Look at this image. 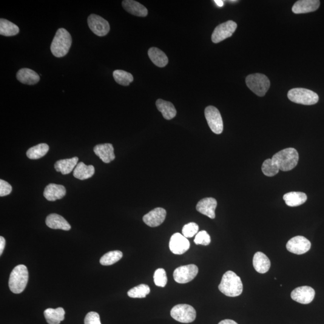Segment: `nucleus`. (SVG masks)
Listing matches in <instances>:
<instances>
[{
	"instance_id": "1",
	"label": "nucleus",
	"mask_w": 324,
	"mask_h": 324,
	"mask_svg": "<svg viewBox=\"0 0 324 324\" xmlns=\"http://www.w3.org/2000/svg\"><path fill=\"white\" fill-rule=\"evenodd\" d=\"M218 289L226 296H239L243 292V283L240 277L234 272L228 271L223 274Z\"/></svg>"
},
{
	"instance_id": "2",
	"label": "nucleus",
	"mask_w": 324,
	"mask_h": 324,
	"mask_svg": "<svg viewBox=\"0 0 324 324\" xmlns=\"http://www.w3.org/2000/svg\"><path fill=\"white\" fill-rule=\"evenodd\" d=\"M72 44V36L69 31L63 28H59L51 45V53L55 57H63L69 53Z\"/></svg>"
},
{
	"instance_id": "3",
	"label": "nucleus",
	"mask_w": 324,
	"mask_h": 324,
	"mask_svg": "<svg viewBox=\"0 0 324 324\" xmlns=\"http://www.w3.org/2000/svg\"><path fill=\"white\" fill-rule=\"evenodd\" d=\"M271 159L279 170L286 172L293 169L297 165L299 155L296 149L288 148L275 153Z\"/></svg>"
},
{
	"instance_id": "4",
	"label": "nucleus",
	"mask_w": 324,
	"mask_h": 324,
	"mask_svg": "<svg viewBox=\"0 0 324 324\" xmlns=\"http://www.w3.org/2000/svg\"><path fill=\"white\" fill-rule=\"evenodd\" d=\"M28 280V271L27 267L19 265L15 267L11 272L8 286L14 294H20L26 288Z\"/></svg>"
},
{
	"instance_id": "5",
	"label": "nucleus",
	"mask_w": 324,
	"mask_h": 324,
	"mask_svg": "<svg viewBox=\"0 0 324 324\" xmlns=\"http://www.w3.org/2000/svg\"><path fill=\"white\" fill-rule=\"evenodd\" d=\"M288 98L294 103L305 105H315L319 101V96L316 93L302 88L290 90L288 93Z\"/></svg>"
},
{
	"instance_id": "6",
	"label": "nucleus",
	"mask_w": 324,
	"mask_h": 324,
	"mask_svg": "<svg viewBox=\"0 0 324 324\" xmlns=\"http://www.w3.org/2000/svg\"><path fill=\"white\" fill-rule=\"evenodd\" d=\"M246 82L249 89L260 97L265 96L270 86L269 78L265 75L261 73L252 74L247 76Z\"/></svg>"
},
{
	"instance_id": "7",
	"label": "nucleus",
	"mask_w": 324,
	"mask_h": 324,
	"mask_svg": "<svg viewBox=\"0 0 324 324\" xmlns=\"http://www.w3.org/2000/svg\"><path fill=\"white\" fill-rule=\"evenodd\" d=\"M170 315L178 322L188 324L195 320L197 313L192 306L183 304L174 306L170 311Z\"/></svg>"
},
{
	"instance_id": "8",
	"label": "nucleus",
	"mask_w": 324,
	"mask_h": 324,
	"mask_svg": "<svg viewBox=\"0 0 324 324\" xmlns=\"http://www.w3.org/2000/svg\"><path fill=\"white\" fill-rule=\"evenodd\" d=\"M205 116L213 132L221 134L223 130V123L219 110L215 107H207L205 109Z\"/></svg>"
},
{
	"instance_id": "9",
	"label": "nucleus",
	"mask_w": 324,
	"mask_h": 324,
	"mask_svg": "<svg viewBox=\"0 0 324 324\" xmlns=\"http://www.w3.org/2000/svg\"><path fill=\"white\" fill-rule=\"evenodd\" d=\"M237 24L232 21H228L218 25L212 34V40L215 44H218L224 39L230 38L237 29Z\"/></svg>"
},
{
	"instance_id": "10",
	"label": "nucleus",
	"mask_w": 324,
	"mask_h": 324,
	"mask_svg": "<svg viewBox=\"0 0 324 324\" xmlns=\"http://www.w3.org/2000/svg\"><path fill=\"white\" fill-rule=\"evenodd\" d=\"M198 273V267L195 264H190L178 267L175 270L173 276L176 282L187 283L194 279Z\"/></svg>"
},
{
	"instance_id": "11",
	"label": "nucleus",
	"mask_w": 324,
	"mask_h": 324,
	"mask_svg": "<svg viewBox=\"0 0 324 324\" xmlns=\"http://www.w3.org/2000/svg\"><path fill=\"white\" fill-rule=\"evenodd\" d=\"M87 21L90 29L97 36L103 37L109 32V22L100 16L92 14L88 18Z\"/></svg>"
},
{
	"instance_id": "12",
	"label": "nucleus",
	"mask_w": 324,
	"mask_h": 324,
	"mask_svg": "<svg viewBox=\"0 0 324 324\" xmlns=\"http://www.w3.org/2000/svg\"><path fill=\"white\" fill-rule=\"evenodd\" d=\"M311 247V243L303 236H296L289 240L286 244V249L292 254L302 255L308 252Z\"/></svg>"
},
{
	"instance_id": "13",
	"label": "nucleus",
	"mask_w": 324,
	"mask_h": 324,
	"mask_svg": "<svg viewBox=\"0 0 324 324\" xmlns=\"http://www.w3.org/2000/svg\"><path fill=\"white\" fill-rule=\"evenodd\" d=\"M190 244L187 238L180 233H175L170 237L169 249L173 254L182 255L190 248Z\"/></svg>"
},
{
	"instance_id": "14",
	"label": "nucleus",
	"mask_w": 324,
	"mask_h": 324,
	"mask_svg": "<svg viewBox=\"0 0 324 324\" xmlns=\"http://www.w3.org/2000/svg\"><path fill=\"white\" fill-rule=\"evenodd\" d=\"M315 295V291L314 289L310 286H304L298 287L291 292L292 299L297 302L308 305L314 300Z\"/></svg>"
},
{
	"instance_id": "15",
	"label": "nucleus",
	"mask_w": 324,
	"mask_h": 324,
	"mask_svg": "<svg viewBox=\"0 0 324 324\" xmlns=\"http://www.w3.org/2000/svg\"><path fill=\"white\" fill-rule=\"evenodd\" d=\"M166 210L162 208H156L152 210L143 217V221L147 225L150 227L160 226L165 220Z\"/></svg>"
},
{
	"instance_id": "16",
	"label": "nucleus",
	"mask_w": 324,
	"mask_h": 324,
	"mask_svg": "<svg viewBox=\"0 0 324 324\" xmlns=\"http://www.w3.org/2000/svg\"><path fill=\"white\" fill-rule=\"evenodd\" d=\"M217 205V201L215 198H204L199 201L197 205V210L201 214L213 219L216 217L215 210Z\"/></svg>"
},
{
	"instance_id": "17",
	"label": "nucleus",
	"mask_w": 324,
	"mask_h": 324,
	"mask_svg": "<svg viewBox=\"0 0 324 324\" xmlns=\"http://www.w3.org/2000/svg\"><path fill=\"white\" fill-rule=\"evenodd\" d=\"M94 152L104 163H109L115 158L114 149L111 144L97 145L94 147Z\"/></svg>"
},
{
	"instance_id": "18",
	"label": "nucleus",
	"mask_w": 324,
	"mask_h": 324,
	"mask_svg": "<svg viewBox=\"0 0 324 324\" xmlns=\"http://www.w3.org/2000/svg\"><path fill=\"white\" fill-rule=\"evenodd\" d=\"M320 5L319 0H300L295 2L292 10L295 14L312 12L318 10Z\"/></svg>"
},
{
	"instance_id": "19",
	"label": "nucleus",
	"mask_w": 324,
	"mask_h": 324,
	"mask_svg": "<svg viewBox=\"0 0 324 324\" xmlns=\"http://www.w3.org/2000/svg\"><path fill=\"white\" fill-rule=\"evenodd\" d=\"M66 194V190L64 186L53 183L48 184L45 187L44 192V197L49 201L60 200L64 197Z\"/></svg>"
},
{
	"instance_id": "20",
	"label": "nucleus",
	"mask_w": 324,
	"mask_h": 324,
	"mask_svg": "<svg viewBox=\"0 0 324 324\" xmlns=\"http://www.w3.org/2000/svg\"><path fill=\"white\" fill-rule=\"evenodd\" d=\"M124 9L128 13L139 17H146L148 15L147 8L139 2L133 0H124L122 2Z\"/></svg>"
},
{
	"instance_id": "21",
	"label": "nucleus",
	"mask_w": 324,
	"mask_h": 324,
	"mask_svg": "<svg viewBox=\"0 0 324 324\" xmlns=\"http://www.w3.org/2000/svg\"><path fill=\"white\" fill-rule=\"evenodd\" d=\"M16 78L21 83L30 85L36 84L40 81L38 74L28 68L19 70L16 73Z\"/></svg>"
},
{
	"instance_id": "22",
	"label": "nucleus",
	"mask_w": 324,
	"mask_h": 324,
	"mask_svg": "<svg viewBox=\"0 0 324 324\" xmlns=\"http://www.w3.org/2000/svg\"><path fill=\"white\" fill-rule=\"evenodd\" d=\"M47 225L54 229H62L69 231L71 229L70 224L61 216L57 214H51L48 216L46 219Z\"/></svg>"
},
{
	"instance_id": "23",
	"label": "nucleus",
	"mask_w": 324,
	"mask_h": 324,
	"mask_svg": "<svg viewBox=\"0 0 324 324\" xmlns=\"http://www.w3.org/2000/svg\"><path fill=\"white\" fill-rule=\"evenodd\" d=\"M253 266L259 273L264 274L269 271L271 263L265 254L258 252L256 253L253 259Z\"/></svg>"
},
{
	"instance_id": "24",
	"label": "nucleus",
	"mask_w": 324,
	"mask_h": 324,
	"mask_svg": "<svg viewBox=\"0 0 324 324\" xmlns=\"http://www.w3.org/2000/svg\"><path fill=\"white\" fill-rule=\"evenodd\" d=\"M79 159L74 157L71 159H62L56 162L54 167L56 171L60 172L62 174L67 175L73 171L78 164Z\"/></svg>"
},
{
	"instance_id": "25",
	"label": "nucleus",
	"mask_w": 324,
	"mask_h": 324,
	"mask_svg": "<svg viewBox=\"0 0 324 324\" xmlns=\"http://www.w3.org/2000/svg\"><path fill=\"white\" fill-rule=\"evenodd\" d=\"M156 105L159 111L162 113L163 118L166 120H171L177 115V110L171 102L159 99L156 101Z\"/></svg>"
},
{
	"instance_id": "26",
	"label": "nucleus",
	"mask_w": 324,
	"mask_h": 324,
	"mask_svg": "<svg viewBox=\"0 0 324 324\" xmlns=\"http://www.w3.org/2000/svg\"><path fill=\"white\" fill-rule=\"evenodd\" d=\"M283 200L289 207H297L305 204L308 200L306 193L300 192H291L283 196Z\"/></svg>"
},
{
	"instance_id": "27",
	"label": "nucleus",
	"mask_w": 324,
	"mask_h": 324,
	"mask_svg": "<svg viewBox=\"0 0 324 324\" xmlns=\"http://www.w3.org/2000/svg\"><path fill=\"white\" fill-rule=\"evenodd\" d=\"M148 54L151 60L158 67H164L168 63V58L166 54L158 48H150Z\"/></svg>"
},
{
	"instance_id": "28",
	"label": "nucleus",
	"mask_w": 324,
	"mask_h": 324,
	"mask_svg": "<svg viewBox=\"0 0 324 324\" xmlns=\"http://www.w3.org/2000/svg\"><path fill=\"white\" fill-rule=\"evenodd\" d=\"M95 169L93 165L87 166L83 162H79L73 170V176L79 180H84L92 177Z\"/></svg>"
},
{
	"instance_id": "29",
	"label": "nucleus",
	"mask_w": 324,
	"mask_h": 324,
	"mask_svg": "<svg viewBox=\"0 0 324 324\" xmlns=\"http://www.w3.org/2000/svg\"><path fill=\"white\" fill-rule=\"evenodd\" d=\"M45 319L49 324H59L64 320L65 311L63 308L47 309L44 312Z\"/></svg>"
},
{
	"instance_id": "30",
	"label": "nucleus",
	"mask_w": 324,
	"mask_h": 324,
	"mask_svg": "<svg viewBox=\"0 0 324 324\" xmlns=\"http://www.w3.org/2000/svg\"><path fill=\"white\" fill-rule=\"evenodd\" d=\"M19 32V27L13 22L5 19H0V35L10 37L18 35Z\"/></svg>"
},
{
	"instance_id": "31",
	"label": "nucleus",
	"mask_w": 324,
	"mask_h": 324,
	"mask_svg": "<svg viewBox=\"0 0 324 324\" xmlns=\"http://www.w3.org/2000/svg\"><path fill=\"white\" fill-rule=\"evenodd\" d=\"M50 147L45 143L39 144L30 148L27 152V157L32 160L41 159L47 154Z\"/></svg>"
},
{
	"instance_id": "32",
	"label": "nucleus",
	"mask_w": 324,
	"mask_h": 324,
	"mask_svg": "<svg viewBox=\"0 0 324 324\" xmlns=\"http://www.w3.org/2000/svg\"><path fill=\"white\" fill-rule=\"evenodd\" d=\"M113 76L116 83L123 86H128L133 81L132 74L123 70H115L113 72Z\"/></svg>"
},
{
	"instance_id": "33",
	"label": "nucleus",
	"mask_w": 324,
	"mask_h": 324,
	"mask_svg": "<svg viewBox=\"0 0 324 324\" xmlns=\"http://www.w3.org/2000/svg\"><path fill=\"white\" fill-rule=\"evenodd\" d=\"M122 257H123V253L121 251H110L105 254L101 258L100 263L102 266H111L120 261Z\"/></svg>"
},
{
	"instance_id": "34",
	"label": "nucleus",
	"mask_w": 324,
	"mask_h": 324,
	"mask_svg": "<svg viewBox=\"0 0 324 324\" xmlns=\"http://www.w3.org/2000/svg\"><path fill=\"white\" fill-rule=\"evenodd\" d=\"M150 288L146 284H141L130 289L127 292L128 296L133 298H143L150 294Z\"/></svg>"
},
{
	"instance_id": "35",
	"label": "nucleus",
	"mask_w": 324,
	"mask_h": 324,
	"mask_svg": "<svg viewBox=\"0 0 324 324\" xmlns=\"http://www.w3.org/2000/svg\"><path fill=\"white\" fill-rule=\"evenodd\" d=\"M263 174L267 177H273L279 172V169L272 161L271 159H267L262 165Z\"/></svg>"
},
{
	"instance_id": "36",
	"label": "nucleus",
	"mask_w": 324,
	"mask_h": 324,
	"mask_svg": "<svg viewBox=\"0 0 324 324\" xmlns=\"http://www.w3.org/2000/svg\"><path fill=\"white\" fill-rule=\"evenodd\" d=\"M154 282L156 286L164 287L166 285L167 278L166 272L163 269L156 270L154 274Z\"/></svg>"
},
{
	"instance_id": "37",
	"label": "nucleus",
	"mask_w": 324,
	"mask_h": 324,
	"mask_svg": "<svg viewBox=\"0 0 324 324\" xmlns=\"http://www.w3.org/2000/svg\"><path fill=\"white\" fill-rule=\"evenodd\" d=\"M199 231V226L197 223L191 222L185 224L182 229V234L186 238H192L197 235Z\"/></svg>"
},
{
	"instance_id": "38",
	"label": "nucleus",
	"mask_w": 324,
	"mask_h": 324,
	"mask_svg": "<svg viewBox=\"0 0 324 324\" xmlns=\"http://www.w3.org/2000/svg\"><path fill=\"white\" fill-rule=\"evenodd\" d=\"M194 242L197 245L208 246L211 243V237L207 231H201L195 235Z\"/></svg>"
},
{
	"instance_id": "39",
	"label": "nucleus",
	"mask_w": 324,
	"mask_h": 324,
	"mask_svg": "<svg viewBox=\"0 0 324 324\" xmlns=\"http://www.w3.org/2000/svg\"><path fill=\"white\" fill-rule=\"evenodd\" d=\"M85 324H102L100 316L98 313L90 312L86 315L84 320Z\"/></svg>"
},
{
	"instance_id": "40",
	"label": "nucleus",
	"mask_w": 324,
	"mask_h": 324,
	"mask_svg": "<svg viewBox=\"0 0 324 324\" xmlns=\"http://www.w3.org/2000/svg\"><path fill=\"white\" fill-rule=\"evenodd\" d=\"M12 191V187L7 181L0 180V196L5 197L10 194Z\"/></svg>"
},
{
	"instance_id": "41",
	"label": "nucleus",
	"mask_w": 324,
	"mask_h": 324,
	"mask_svg": "<svg viewBox=\"0 0 324 324\" xmlns=\"http://www.w3.org/2000/svg\"><path fill=\"white\" fill-rule=\"evenodd\" d=\"M5 246V240L4 237H2V236L0 237V255H1L2 252L4 251Z\"/></svg>"
},
{
	"instance_id": "42",
	"label": "nucleus",
	"mask_w": 324,
	"mask_h": 324,
	"mask_svg": "<svg viewBox=\"0 0 324 324\" xmlns=\"http://www.w3.org/2000/svg\"><path fill=\"white\" fill-rule=\"evenodd\" d=\"M218 324H238L235 321L231 320H224L220 321Z\"/></svg>"
},
{
	"instance_id": "43",
	"label": "nucleus",
	"mask_w": 324,
	"mask_h": 324,
	"mask_svg": "<svg viewBox=\"0 0 324 324\" xmlns=\"http://www.w3.org/2000/svg\"><path fill=\"white\" fill-rule=\"evenodd\" d=\"M215 3L218 5V7H223L224 2L221 0H215Z\"/></svg>"
}]
</instances>
